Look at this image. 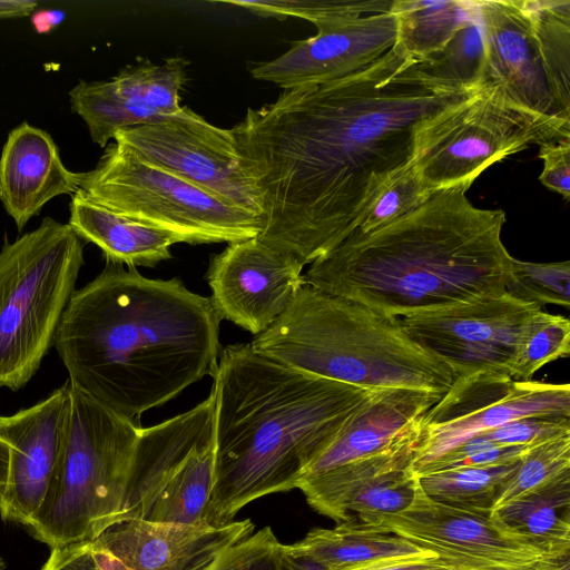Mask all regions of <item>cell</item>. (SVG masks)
I'll return each mask as SVG.
<instances>
[{
    "label": "cell",
    "instance_id": "1",
    "mask_svg": "<svg viewBox=\"0 0 570 570\" xmlns=\"http://www.w3.org/2000/svg\"><path fill=\"white\" fill-rule=\"evenodd\" d=\"M410 61L392 47L344 78L247 109L232 130L261 206V240L303 265L332 252L410 163L421 124L474 92L425 89L403 73Z\"/></svg>",
    "mask_w": 570,
    "mask_h": 570
},
{
    "label": "cell",
    "instance_id": "2",
    "mask_svg": "<svg viewBox=\"0 0 570 570\" xmlns=\"http://www.w3.org/2000/svg\"><path fill=\"white\" fill-rule=\"evenodd\" d=\"M219 323L210 298L178 278L106 261L71 295L53 347L75 386L134 420L214 376Z\"/></svg>",
    "mask_w": 570,
    "mask_h": 570
},
{
    "label": "cell",
    "instance_id": "3",
    "mask_svg": "<svg viewBox=\"0 0 570 570\" xmlns=\"http://www.w3.org/2000/svg\"><path fill=\"white\" fill-rule=\"evenodd\" d=\"M213 379L214 525L232 522L252 501L296 489L374 391L286 366L250 344L223 348Z\"/></svg>",
    "mask_w": 570,
    "mask_h": 570
},
{
    "label": "cell",
    "instance_id": "4",
    "mask_svg": "<svg viewBox=\"0 0 570 570\" xmlns=\"http://www.w3.org/2000/svg\"><path fill=\"white\" fill-rule=\"evenodd\" d=\"M468 190H438L382 228L354 232L312 263L304 285L397 318L504 293L505 213L476 207Z\"/></svg>",
    "mask_w": 570,
    "mask_h": 570
},
{
    "label": "cell",
    "instance_id": "5",
    "mask_svg": "<svg viewBox=\"0 0 570 570\" xmlns=\"http://www.w3.org/2000/svg\"><path fill=\"white\" fill-rule=\"evenodd\" d=\"M249 344L286 366L366 390L444 394L454 379L445 363L406 334L400 318L307 285Z\"/></svg>",
    "mask_w": 570,
    "mask_h": 570
},
{
    "label": "cell",
    "instance_id": "6",
    "mask_svg": "<svg viewBox=\"0 0 570 570\" xmlns=\"http://www.w3.org/2000/svg\"><path fill=\"white\" fill-rule=\"evenodd\" d=\"M67 382L69 410L58 466L28 527L50 549L92 541L117 522L141 430Z\"/></svg>",
    "mask_w": 570,
    "mask_h": 570
},
{
    "label": "cell",
    "instance_id": "7",
    "mask_svg": "<svg viewBox=\"0 0 570 570\" xmlns=\"http://www.w3.org/2000/svg\"><path fill=\"white\" fill-rule=\"evenodd\" d=\"M85 242L51 217L0 250V387L18 391L53 346Z\"/></svg>",
    "mask_w": 570,
    "mask_h": 570
},
{
    "label": "cell",
    "instance_id": "8",
    "mask_svg": "<svg viewBox=\"0 0 570 570\" xmlns=\"http://www.w3.org/2000/svg\"><path fill=\"white\" fill-rule=\"evenodd\" d=\"M476 1L485 53L482 85L498 88L523 110L570 121V1Z\"/></svg>",
    "mask_w": 570,
    "mask_h": 570
},
{
    "label": "cell",
    "instance_id": "9",
    "mask_svg": "<svg viewBox=\"0 0 570 570\" xmlns=\"http://www.w3.org/2000/svg\"><path fill=\"white\" fill-rule=\"evenodd\" d=\"M564 138H570V121L523 110L498 88L482 85L421 124L410 163L430 196L456 186L470 188L494 163Z\"/></svg>",
    "mask_w": 570,
    "mask_h": 570
},
{
    "label": "cell",
    "instance_id": "10",
    "mask_svg": "<svg viewBox=\"0 0 570 570\" xmlns=\"http://www.w3.org/2000/svg\"><path fill=\"white\" fill-rule=\"evenodd\" d=\"M79 190L130 219L178 236L190 245L257 237L261 218L235 207L126 146H106L97 166L81 173Z\"/></svg>",
    "mask_w": 570,
    "mask_h": 570
},
{
    "label": "cell",
    "instance_id": "11",
    "mask_svg": "<svg viewBox=\"0 0 570 570\" xmlns=\"http://www.w3.org/2000/svg\"><path fill=\"white\" fill-rule=\"evenodd\" d=\"M215 469V395L140 430L117 521L207 520Z\"/></svg>",
    "mask_w": 570,
    "mask_h": 570
},
{
    "label": "cell",
    "instance_id": "12",
    "mask_svg": "<svg viewBox=\"0 0 570 570\" xmlns=\"http://www.w3.org/2000/svg\"><path fill=\"white\" fill-rule=\"evenodd\" d=\"M541 308L507 292L400 317L406 334L445 363L453 380L475 374L511 377L521 334Z\"/></svg>",
    "mask_w": 570,
    "mask_h": 570
},
{
    "label": "cell",
    "instance_id": "13",
    "mask_svg": "<svg viewBox=\"0 0 570 570\" xmlns=\"http://www.w3.org/2000/svg\"><path fill=\"white\" fill-rule=\"evenodd\" d=\"M530 416L570 417L569 384L515 381L503 374L455 379L422 417L413 469L476 434Z\"/></svg>",
    "mask_w": 570,
    "mask_h": 570
},
{
    "label": "cell",
    "instance_id": "14",
    "mask_svg": "<svg viewBox=\"0 0 570 570\" xmlns=\"http://www.w3.org/2000/svg\"><path fill=\"white\" fill-rule=\"evenodd\" d=\"M371 525L480 570H570V554L544 549L490 514L440 503L420 482L406 509Z\"/></svg>",
    "mask_w": 570,
    "mask_h": 570
},
{
    "label": "cell",
    "instance_id": "15",
    "mask_svg": "<svg viewBox=\"0 0 570 570\" xmlns=\"http://www.w3.org/2000/svg\"><path fill=\"white\" fill-rule=\"evenodd\" d=\"M115 142L240 209L261 218L232 128L209 124L188 107L175 115L119 130Z\"/></svg>",
    "mask_w": 570,
    "mask_h": 570
},
{
    "label": "cell",
    "instance_id": "16",
    "mask_svg": "<svg viewBox=\"0 0 570 570\" xmlns=\"http://www.w3.org/2000/svg\"><path fill=\"white\" fill-rule=\"evenodd\" d=\"M422 421V420H421ZM420 423L390 448L332 470L304 476L299 489L307 503L336 523L373 524L409 507L419 488L413 460Z\"/></svg>",
    "mask_w": 570,
    "mask_h": 570
},
{
    "label": "cell",
    "instance_id": "17",
    "mask_svg": "<svg viewBox=\"0 0 570 570\" xmlns=\"http://www.w3.org/2000/svg\"><path fill=\"white\" fill-rule=\"evenodd\" d=\"M252 520L214 525L125 519L112 523L90 549L99 570H210L232 546L254 532Z\"/></svg>",
    "mask_w": 570,
    "mask_h": 570
},
{
    "label": "cell",
    "instance_id": "18",
    "mask_svg": "<svg viewBox=\"0 0 570 570\" xmlns=\"http://www.w3.org/2000/svg\"><path fill=\"white\" fill-rule=\"evenodd\" d=\"M304 265L258 237L229 243L207 271L210 302L222 320L254 336L266 331L304 285Z\"/></svg>",
    "mask_w": 570,
    "mask_h": 570
},
{
    "label": "cell",
    "instance_id": "19",
    "mask_svg": "<svg viewBox=\"0 0 570 570\" xmlns=\"http://www.w3.org/2000/svg\"><path fill=\"white\" fill-rule=\"evenodd\" d=\"M317 32L292 43L282 56L249 67L256 80L282 89L320 85L356 72L386 53L396 40L391 11L316 26Z\"/></svg>",
    "mask_w": 570,
    "mask_h": 570
},
{
    "label": "cell",
    "instance_id": "20",
    "mask_svg": "<svg viewBox=\"0 0 570 570\" xmlns=\"http://www.w3.org/2000/svg\"><path fill=\"white\" fill-rule=\"evenodd\" d=\"M186 80L183 58L161 65L142 61L122 68L110 80L80 81L69 92L70 105L85 120L92 141L106 147L119 130L179 112V91Z\"/></svg>",
    "mask_w": 570,
    "mask_h": 570
},
{
    "label": "cell",
    "instance_id": "21",
    "mask_svg": "<svg viewBox=\"0 0 570 570\" xmlns=\"http://www.w3.org/2000/svg\"><path fill=\"white\" fill-rule=\"evenodd\" d=\"M68 410L66 381L37 404L0 416V432L11 446L8 485L0 508L3 520L29 527L42 508L58 466Z\"/></svg>",
    "mask_w": 570,
    "mask_h": 570
},
{
    "label": "cell",
    "instance_id": "22",
    "mask_svg": "<svg viewBox=\"0 0 570 570\" xmlns=\"http://www.w3.org/2000/svg\"><path fill=\"white\" fill-rule=\"evenodd\" d=\"M81 173L62 163L51 136L27 121L13 128L0 157V200L21 232L42 207L79 191Z\"/></svg>",
    "mask_w": 570,
    "mask_h": 570
},
{
    "label": "cell",
    "instance_id": "23",
    "mask_svg": "<svg viewBox=\"0 0 570 570\" xmlns=\"http://www.w3.org/2000/svg\"><path fill=\"white\" fill-rule=\"evenodd\" d=\"M442 393L385 387L372 392L307 469L318 474L381 452L412 431Z\"/></svg>",
    "mask_w": 570,
    "mask_h": 570
},
{
    "label": "cell",
    "instance_id": "24",
    "mask_svg": "<svg viewBox=\"0 0 570 570\" xmlns=\"http://www.w3.org/2000/svg\"><path fill=\"white\" fill-rule=\"evenodd\" d=\"M68 224L85 242L102 252L107 262L127 267H154L171 257L170 247L181 239L157 227L115 213L77 191L69 205Z\"/></svg>",
    "mask_w": 570,
    "mask_h": 570
},
{
    "label": "cell",
    "instance_id": "25",
    "mask_svg": "<svg viewBox=\"0 0 570 570\" xmlns=\"http://www.w3.org/2000/svg\"><path fill=\"white\" fill-rule=\"evenodd\" d=\"M281 550L293 558L313 562L323 570H340L390 558L436 554L355 519L338 522L332 529L314 528L295 543H281Z\"/></svg>",
    "mask_w": 570,
    "mask_h": 570
},
{
    "label": "cell",
    "instance_id": "26",
    "mask_svg": "<svg viewBox=\"0 0 570 570\" xmlns=\"http://www.w3.org/2000/svg\"><path fill=\"white\" fill-rule=\"evenodd\" d=\"M484 39L478 1L465 22L439 51L411 61L403 73L434 92H473L483 82Z\"/></svg>",
    "mask_w": 570,
    "mask_h": 570
},
{
    "label": "cell",
    "instance_id": "27",
    "mask_svg": "<svg viewBox=\"0 0 570 570\" xmlns=\"http://www.w3.org/2000/svg\"><path fill=\"white\" fill-rule=\"evenodd\" d=\"M570 473L492 511L490 517L535 544L570 554Z\"/></svg>",
    "mask_w": 570,
    "mask_h": 570
},
{
    "label": "cell",
    "instance_id": "28",
    "mask_svg": "<svg viewBox=\"0 0 570 570\" xmlns=\"http://www.w3.org/2000/svg\"><path fill=\"white\" fill-rule=\"evenodd\" d=\"M475 0H393L396 19L393 47L412 61L442 49L465 22Z\"/></svg>",
    "mask_w": 570,
    "mask_h": 570
},
{
    "label": "cell",
    "instance_id": "29",
    "mask_svg": "<svg viewBox=\"0 0 570 570\" xmlns=\"http://www.w3.org/2000/svg\"><path fill=\"white\" fill-rule=\"evenodd\" d=\"M519 461L431 472L419 475V482L423 492L440 503L490 514L495 499L514 474Z\"/></svg>",
    "mask_w": 570,
    "mask_h": 570
},
{
    "label": "cell",
    "instance_id": "30",
    "mask_svg": "<svg viewBox=\"0 0 570 570\" xmlns=\"http://www.w3.org/2000/svg\"><path fill=\"white\" fill-rule=\"evenodd\" d=\"M570 354V322L540 309L525 325L518 343L511 377L531 381L543 365Z\"/></svg>",
    "mask_w": 570,
    "mask_h": 570
},
{
    "label": "cell",
    "instance_id": "31",
    "mask_svg": "<svg viewBox=\"0 0 570 570\" xmlns=\"http://www.w3.org/2000/svg\"><path fill=\"white\" fill-rule=\"evenodd\" d=\"M570 473V434L528 446L492 511ZM491 511V512H492Z\"/></svg>",
    "mask_w": 570,
    "mask_h": 570
},
{
    "label": "cell",
    "instance_id": "32",
    "mask_svg": "<svg viewBox=\"0 0 570 570\" xmlns=\"http://www.w3.org/2000/svg\"><path fill=\"white\" fill-rule=\"evenodd\" d=\"M226 4L237 6L248 11L276 19L298 18L315 27L366 13L389 11L393 0H229Z\"/></svg>",
    "mask_w": 570,
    "mask_h": 570
},
{
    "label": "cell",
    "instance_id": "33",
    "mask_svg": "<svg viewBox=\"0 0 570 570\" xmlns=\"http://www.w3.org/2000/svg\"><path fill=\"white\" fill-rule=\"evenodd\" d=\"M505 292L538 307L570 306V262L531 263L512 257Z\"/></svg>",
    "mask_w": 570,
    "mask_h": 570
},
{
    "label": "cell",
    "instance_id": "34",
    "mask_svg": "<svg viewBox=\"0 0 570 570\" xmlns=\"http://www.w3.org/2000/svg\"><path fill=\"white\" fill-rule=\"evenodd\" d=\"M428 197L409 163L380 187L355 232L367 234L382 228L413 212Z\"/></svg>",
    "mask_w": 570,
    "mask_h": 570
},
{
    "label": "cell",
    "instance_id": "35",
    "mask_svg": "<svg viewBox=\"0 0 570 570\" xmlns=\"http://www.w3.org/2000/svg\"><path fill=\"white\" fill-rule=\"evenodd\" d=\"M530 446V445H529ZM528 446L497 445L473 436L419 469L417 475L464 466H489L519 461Z\"/></svg>",
    "mask_w": 570,
    "mask_h": 570
},
{
    "label": "cell",
    "instance_id": "36",
    "mask_svg": "<svg viewBox=\"0 0 570 570\" xmlns=\"http://www.w3.org/2000/svg\"><path fill=\"white\" fill-rule=\"evenodd\" d=\"M570 434V417L530 416L503 424L474 436L497 445H533Z\"/></svg>",
    "mask_w": 570,
    "mask_h": 570
},
{
    "label": "cell",
    "instance_id": "37",
    "mask_svg": "<svg viewBox=\"0 0 570 570\" xmlns=\"http://www.w3.org/2000/svg\"><path fill=\"white\" fill-rule=\"evenodd\" d=\"M279 546L273 530L263 528L226 550L210 570H274Z\"/></svg>",
    "mask_w": 570,
    "mask_h": 570
},
{
    "label": "cell",
    "instance_id": "38",
    "mask_svg": "<svg viewBox=\"0 0 570 570\" xmlns=\"http://www.w3.org/2000/svg\"><path fill=\"white\" fill-rule=\"evenodd\" d=\"M538 158L543 163L539 175L540 183L568 202L570 198V138L539 145Z\"/></svg>",
    "mask_w": 570,
    "mask_h": 570
},
{
    "label": "cell",
    "instance_id": "39",
    "mask_svg": "<svg viewBox=\"0 0 570 570\" xmlns=\"http://www.w3.org/2000/svg\"><path fill=\"white\" fill-rule=\"evenodd\" d=\"M323 570V569H322ZM340 570H480L446 556L401 557L360 563Z\"/></svg>",
    "mask_w": 570,
    "mask_h": 570
},
{
    "label": "cell",
    "instance_id": "40",
    "mask_svg": "<svg viewBox=\"0 0 570 570\" xmlns=\"http://www.w3.org/2000/svg\"><path fill=\"white\" fill-rule=\"evenodd\" d=\"M41 570H99L90 549V541L56 547Z\"/></svg>",
    "mask_w": 570,
    "mask_h": 570
},
{
    "label": "cell",
    "instance_id": "41",
    "mask_svg": "<svg viewBox=\"0 0 570 570\" xmlns=\"http://www.w3.org/2000/svg\"><path fill=\"white\" fill-rule=\"evenodd\" d=\"M37 6L32 0H0V19L29 16Z\"/></svg>",
    "mask_w": 570,
    "mask_h": 570
},
{
    "label": "cell",
    "instance_id": "42",
    "mask_svg": "<svg viewBox=\"0 0 570 570\" xmlns=\"http://www.w3.org/2000/svg\"><path fill=\"white\" fill-rule=\"evenodd\" d=\"M11 463V446L0 432V508L3 503Z\"/></svg>",
    "mask_w": 570,
    "mask_h": 570
},
{
    "label": "cell",
    "instance_id": "43",
    "mask_svg": "<svg viewBox=\"0 0 570 570\" xmlns=\"http://www.w3.org/2000/svg\"><path fill=\"white\" fill-rule=\"evenodd\" d=\"M274 570H322V568L313 562L293 558L281 550L274 560Z\"/></svg>",
    "mask_w": 570,
    "mask_h": 570
},
{
    "label": "cell",
    "instance_id": "44",
    "mask_svg": "<svg viewBox=\"0 0 570 570\" xmlns=\"http://www.w3.org/2000/svg\"><path fill=\"white\" fill-rule=\"evenodd\" d=\"M0 570H4V563L1 558H0Z\"/></svg>",
    "mask_w": 570,
    "mask_h": 570
}]
</instances>
